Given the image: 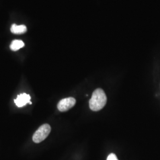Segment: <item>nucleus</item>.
<instances>
[{"mask_svg": "<svg viewBox=\"0 0 160 160\" xmlns=\"http://www.w3.org/2000/svg\"><path fill=\"white\" fill-rule=\"evenodd\" d=\"M14 103L18 108L24 106L28 103L32 104V102H30V96L26 93L21 94L17 96L16 100H14Z\"/></svg>", "mask_w": 160, "mask_h": 160, "instance_id": "20e7f679", "label": "nucleus"}, {"mask_svg": "<svg viewBox=\"0 0 160 160\" xmlns=\"http://www.w3.org/2000/svg\"><path fill=\"white\" fill-rule=\"evenodd\" d=\"M106 102L107 97L105 92L102 88H97L92 94L89 102V106L92 110L97 112L103 109Z\"/></svg>", "mask_w": 160, "mask_h": 160, "instance_id": "f257e3e1", "label": "nucleus"}, {"mask_svg": "<svg viewBox=\"0 0 160 160\" xmlns=\"http://www.w3.org/2000/svg\"><path fill=\"white\" fill-rule=\"evenodd\" d=\"M24 46V43L23 41L19 40H13L10 45V49L12 51H17Z\"/></svg>", "mask_w": 160, "mask_h": 160, "instance_id": "423d86ee", "label": "nucleus"}, {"mask_svg": "<svg viewBox=\"0 0 160 160\" xmlns=\"http://www.w3.org/2000/svg\"><path fill=\"white\" fill-rule=\"evenodd\" d=\"M51 131V128L48 124H43L34 133L33 141L35 143H40L48 137Z\"/></svg>", "mask_w": 160, "mask_h": 160, "instance_id": "f03ea898", "label": "nucleus"}, {"mask_svg": "<svg viewBox=\"0 0 160 160\" xmlns=\"http://www.w3.org/2000/svg\"><path fill=\"white\" fill-rule=\"evenodd\" d=\"M27 31V28L24 25L18 26L13 24L11 27V32L14 34H23Z\"/></svg>", "mask_w": 160, "mask_h": 160, "instance_id": "39448f33", "label": "nucleus"}, {"mask_svg": "<svg viewBox=\"0 0 160 160\" xmlns=\"http://www.w3.org/2000/svg\"><path fill=\"white\" fill-rule=\"evenodd\" d=\"M107 160H119L118 159L116 155L113 154V153H112L110 154L109 155V156L108 157V158Z\"/></svg>", "mask_w": 160, "mask_h": 160, "instance_id": "0eeeda50", "label": "nucleus"}, {"mask_svg": "<svg viewBox=\"0 0 160 160\" xmlns=\"http://www.w3.org/2000/svg\"><path fill=\"white\" fill-rule=\"evenodd\" d=\"M76 100L73 97H68L62 99L58 104V109L60 112H67L75 106Z\"/></svg>", "mask_w": 160, "mask_h": 160, "instance_id": "7ed1b4c3", "label": "nucleus"}]
</instances>
